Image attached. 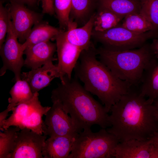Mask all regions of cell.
Segmentation results:
<instances>
[{
    "label": "cell",
    "instance_id": "cell-15",
    "mask_svg": "<svg viewBox=\"0 0 158 158\" xmlns=\"http://www.w3.org/2000/svg\"><path fill=\"white\" fill-rule=\"evenodd\" d=\"M56 51V43L50 41L28 47L24 51V54L26 56L24 66L31 69L41 67L47 63L55 60L54 55Z\"/></svg>",
    "mask_w": 158,
    "mask_h": 158
},
{
    "label": "cell",
    "instance_id": "cell-18",
    "mask_svg": "<svg viewBox=\"0 0 158 158\" xmlns=\"http://www.w3.org/2000/svg\"><path fill=\"white\" fill-rule=\"evenodd\" d=\"M141 94L150 101L158 100V60L156 59L146 67L138 87Z\"/></svg>",
    "mask_w": 158,
    "mask_h": 158
},
{
    "label": "cell",
    "instance_id": "cell-13",
    "mask_svg": "<svg viewBox=\"0 0 158 158\" xmlns=\"http://www.w3.org/2000/svg\"><path fill=\"white\" fill-rule=\"evenodd\" d=\"M114 158H158V146L151 138L120 142L115 148Z\"/></svg>",
    "mask_w": 158,
    "mask_h": 158
},
{
    "label": "cell",
    "instance_id": "cell-25",
    "mask_svg": "<svg viewBox=\"0 0 158 158\" xmlns=\"http://www.w3.org/2000/svg\"><path fill=\"white\" fill-rule=\"evenodd\" d=\"M71 2L72 0H54L55 13L62 30L67 29L70 20Z\"/></svg>",
    "mask_w": 158,
    "mask_h": 158
},
{
    "label": "cell",
    "instance_id": "cell-6",
    "mask_svg": "<svg viewBox=\"0 0 158 158\" xmlns=\"http://www.w3.org/2000/svg\"><path fill=\"white\" fill-rule=\"evenodd\" d=\"M158 32L150 31L142 34L133 32L119 23L111 29L103 32L93 30L92 36L104 47L110 49L123 51L139 48L148 40L153 39Z\"/></svg>",
    "mask_w": 158,
    "mask_h": 158
},
{
    "label": "cell",
    "instance_id": "cell-28",
    "mask_svg": "<svg viewBox=\"0 0 158 158\" xmlns=\"http://www.w3.org/2000/svg\"><path fill=\"white\" fill-rule=\"evenodd\" d=\"M10 17L8 8L0 3V48L5 42L7 35Z\"/></svg>",
    "mask_w": 158,
    "mask_h": 158
},
{
    "label": "cell",
    "instance_id": "cell-9",
    "mask_svg": "<svg viewBox=\"0 0 158 158\" xmlns=\"http://www.w3.org/2000/svg\"><path fill=\"white\" fill-rule=\"evenodd\" d=\"M18 40L12 26L10 16L6 39L0 48V56L3 63L0 70V76L4 75L7 70H10L14 74L15 82L21 79V71L25 62L22 44Z\"/></svg>",
    "mask_w": 158,
    "mask_h": 158
},
{
    "label": "cell",
    "instance_id": "cell-27",
    "mask_svg": "<svg viewBox=\"0 0 158 158\" xmlns=\"http://www.w3.org/2000/svg\"><path fill=\"white\" fill-rule=\"evenodd\" d=\"M93 0H72L70 14L78 21H84L91 13Z\"/></svg>",
    "mask_w": 158,
    "mask_h": 158
},
{
    "label": "cell",
    "instance_id": "cell-31",
    "mask_svg": "<svg viewBox=\"0 0 158 158\" xmlns=\"http://www.w3.org/2000/svg\"><path fill=\"white\" fill-rule=\"evenodd\" d=\"M9 112L8 109L6 108L5 110L0 113V129L1 131H4L5 130L3 128L4 122L6 120V118L8 115Z\"/></svg>",
    "mask_w": 158,
    "mask_h": 158
},
{
    "label": "cell",
    "instance_id": "cell-21",
    "mask_svg": "<svg viewBox=\"0 0 158 158\" xmlns=\"http://www.w3.org/2000/svg\"><path fill=\"white\" fill-rule=\"evenodd\" d=\"M9 93L11 97L8 99L9 104L7 108L9 111L18 104L30 100L34 94L28 83L22 79L16 81Z\"/></svg>",
    "mask_w": 158,
    "mask_h": 158
},
{
    "label": "cell",
    "instance_id": "cell-3",
    "mask_svg": "<svg viewBox=\"0 0 158 158\" xmlns=\"http://www.w3.org/2000/svg\"><path fill=\"white\" fill-rule=\"evenodd\" d=\"M97 55L93 45L82 51L74 69L75 77L83 83L86 90L98 97L109 113L133 86L115 75L97 59Z\"/></svg>",
    "mask_w": 158,
    "mask_h": 158
},
{
    "label": "cell",
    "instance_id": "cell-8",
    "mask_svg": "<svg viewBox=\"0 0 158 158\" xmlns=\"http://www.w3.org/2000/svg\"><path fill=\"white\" fill-rule=\"evenodd\" d=\"M47 112L42 124L44 135L49 137L60 136L76 137L82 131L75 125L70 116L57 101Z\"/></svg>",
    "mask_w": 158,
    "mask_h": 158
},
{
    "label": "cell",
    "instance_id": "cell-26",
    "mask_svg": "<svg viewBox=\"0 0 158 158\" xmlns=\"http://www.w3.org/2000/svg\"><path fill=\"white\" fill-rule=\"evenodd\" d=\"M140 13L152 25L154 31L158 32V0H139Z\"/></svg>",
    "mask_w": 158,
    "mask_h": 158
},
{
    "label": "cell",
    "instance_id": "cell-4",
    "mask_svg": "<svg viewBox=\"0 0 158 158\" xmlns=\"http://www.w3.org/2000/svg\"><path fill=\"white\" fill-rule=\"evenodd\" d=\"M99 60L117 77L133 87H139L145 70L156 59L145 43L135 49L123 51L101 46L97 49Z\"/></svg>",
    "mask_w": 158,
    "mask_h": 158
},
{
    "label": "cell",
    "instance_id": "cell-34",
    "mask_svg": "<svg viewBox=\"0 0 158 158\" xmlns=\"http://www.w3.org/2000/svg\"><path fill=\"white\" fill-rule=\"evenodd\" d=\"M153 104L156 107L158 112V100L154 101L153 102Z\"/></svg>",
    "mask_w": 158,
    "mask_h": 158
},
{
    "label": "cell",
    "instance_id": "cell-24",
    "mask_svg": "<svg viewBox=\"0 0 158 158\" xmlns=\"http://www.w3.org/2000/svg\"><path fill=\"white\" fill-rule=\"evenodd\" d=\"M19 127H9L3 132H0V158H7L11 152Z\"/></svg>",
    "mask_w": 158,
    "mask_h": 158
},
{
    "label": "cell",
    "instance_id": "cell-22",
    "mask_svg": "<svg viewBox=\"0 0 158 158\" xmlns=\"http://www.w3.org/2000/svg\"><path fill=\"white\" fill-rule=\"evenodd\" d=\"M121 25L131 32L138 34L154 31L151 23L140 12L127 15L123 18Z\"/></svg>",
    "mask_w": 158,
    "mask_h": 158
},
{
    "label": "cell",
    "instance_id": "cell-7",
    "mask_svg": "<svg viewBox=\"0 0 158 158\" xmlns=\"http://www.w3.org/2000/svg\"><path fill=\"white\" fill-rule=\"evenodd\" d=\"M39 95L38 92L34 93L30 100L18 104L12 109V114L4 122V130L9 127L15 126L20 130L27 128L43 134L42 117L46 115L51 107L43 106L39 100Z\"/></svg>",
    "mask_w": 158,
    "mask_h": 158
},
{
    "label": "cell",
    "instance_id": "cell-32",
    "mask_svg": "<svg viewBox=\"0 0 158 158\" xmlns=\"http://www.w3.org/2000/svg\"><path fill=\"white\" fill-rule=\"evenodd\" d=\"M10 2H13L24 5L26 4L32 6L36 3L37 0H8Z\"/></svg>",
    "mask_w": 158,
    "mask_h": 158
},
{
    "label": "cell",
    "instance_id": "cell-17",
    "mask_svg": "<svg viewBox=\"0 0 158 158\" xmlns=\"http://www.w3.org/2000/svg\"><path fill=\"white\" fill-rule=\"evenodd\" d=\"M76 137L60 136L49 137L42 149L44 158H68Z\"/></svg>",
    "mask_w": 158,
    "mask_h": 158
},
{
    "label": "cell",
    "instance_id": "cell-19",
    "mask_svg": "<svg viewBox=\"0 0 158 158\" xmlns=\"http://www.w3.org/2000/svg\"><path fill=\"white\" fill-rule=\"evenodd\" d=\"M62 30L51 25L47 22L42 21L35 25L32 28L25 42L22 44V49L24 51L28 47L54 39Z\"/></svg>",
    "mask_w": 158,
    "mask_h": 158
},
{
    "label": "cell",
    "instance_id": "cell-12",
    "mask_svg": "<svg viewBox=\"0 0 158 158\" xmlns=\"http://www.w3.org/2000/svg\"><path fill=\"white\" fill-rule=\"evenodd\" d=\"M56 41L58 63L57 65L61 81L67 76L71 79L72 74L82 51L69 42L64 31L62 30L54 38Z\"/></svg>",
    "mask_w": 158,
    "mask_h": 158
},
{
    "label": "cell",
    "instance_id": "cell-10",
    "mask_svg": "<svg viewBox=\"0 0 158 158\" xmlns=\"http://www.w3.org/2000/svg\"><path fill=\"white\" fill-rule=\"evenodd\" d=\"M47 136L25 128L18 131L7 158H43L42 149Z\"/></svg>",
    "mask_w": 158,
    "mask_h": 158
},
{
    "label": "cell",
    "instance_id": "cell-11",
    "mask_svg": "<svg viewBox=\"0 0 158 158\" xmlns=\"http://www.w3.org/2000/svg\"><path fill=\"white\" fill-rule=\"evenodd\" d=\"M10 2L8 9L12 26L19 42L22 44L32 26L42 21L43 15L27 8L24 4Z\"/></svg>",
    "mask_w": 158,
    "mask_h": 158
},
{
    "label": "cell",
    "instance_id": "cell-2",
    "mask_svg": "<svg viewBox=\"0 0 158 158\" xmlns=\"http://www.w3.org/2000/svg\"><path fill=\"white\" fill-rule=\"evenodd\" d=\"M79 82L67 76L51 93L52 102H59L81 130L91 128L95 125L106 129L111 125L105 107L95 100Z\"/></svg>",
    "mask_w": 158,
    "mask_h": 158
},
{
    "label": "cell",
    "instance_id": "cell-29",
    "mask_svg": "<svg viewBox=\"0 0 158 158\" xmlns=\"http://www.w3.org/2000/svg\"><path fill=\"white\" fill-rule=\"evenodd\" d=\"M42 3V13L53 15L55 14L54 0H40Z\"/></svg>",
    "mask_w": 158,
    "mask_h": 158
},
{
    "label": "cell",
    "instance_id": "cell-16",
    "mask_svg": "<svg viewBox=\"0 0 158 158\" xmlns=\"http://www.w3.org/2000/svg\"><path fill=\"white\" fill-rule=\"evenodd\" d=\"M95 15L93 13L84 26L80 28H77V23L70 20L67 30L64 31L68 41L82 51L88 49L93 45L90 38Z\"/></svg>",
    "mask_w": 158,
    "mask_h": 158
},
{
    "label": "cell",
    "instance_id": "cell-30",
    "mask_svg": "<svg viewBox=\"0 0 158 158\" xmlns=\"http://www.w3.org/2000/svg\"><path fill=\"white\" fill-rule=\"evenodd\" d=\"M150 47L155 57L158 60V33L153 39L152 42L150 44Z\"/></svg>",
    "mask_w": 158,
    "mask_h": 158
},
{
    "label": "cell",
    "instance_id": "cell-33",
    "mask_svg": "<svg viewBox=\"0 0 158 158\" xmlns=\"http://www.w3.org/2000/svg\"><path fill=\"white\" fill-rule=\"evenodd\" d=\"M151 138L155 142L158 146V132Z\"/></svg>",
    "mask_w": 158,
    "mask_h": 158
},
{
    "label": "cell",
    "instance_id": "cell-1",
    "mask_svg": "<svg viewBox=\"0 0 158 158\" xmlns=\"http://www.w3.org/2000/svg\"><path fill=\"white\" fill-rule=\"evenodd\" d=\"M107 131L120 142L150 139L158 132V112L153 102L132 87L111 107Z\"/></svg>",
    "mask_w": 158,
    "mask_h": 158
},
{
    "label": "cell",
    "instance_id": "cell-20",
    "mask_svg": "<svg viewBox=\"0 0 158 158\" xmlns=\"http://www.w3.org/2000/svg\"><path fill=\"white\" fill-rule=\"evenodd\" d=\"M100 7L108 9L124 18L130 13L140 12L139 0H99Z\"/></svg>",
    "mask_w": 158,
    "mask_h": 158
},
{
    "label": "cell",
    "instance_id": "cell-23",
    "mask_svg": "<svg viewBox=\"0 0 158 158\" xmlns=\"http://www.w3.org/2000/svg\"><path fill=\"white\" fill-rule=\"evenodd\" d=\"M95 13L93 30L103 32L117 25L123 18L106 9L100 7Z\"/></svg>",
    "mask_w": 158,
    "mask_h": 158
},
{
    "label": "cell",
    "instance_id": "cell-5",
    "mask_svg": "<svg viewBox=\"0 0 158 158\" xmlns=\"http://www.w3.org/2000/svg\"><path fill=\"white\" fill-rule=\"evenodd\" d=\"M119 142L106 129L96 132L91 128L83 130L76 138L68 158H114L115 148Z\"/></svg>",
    "mask_w": 158,
    "mask_h": 158
},
{
    "label": "cell",
    "instance_id": "cell-14",
    "mask_svg": "<svg viewBox=\"0 0 158 158\" xmlns=\"http://www.w3.org/2000/svg\"><path fill=\"white\" fill-rule=\"evenodd\" d=\"M60 76L57 65L54 64L52 61L21 74V79L28 83L33 93L47 87L54 78H59Z\"/></svg>",
    "mask_w": 158,
    "mask_h": 158
}]
</instances>
